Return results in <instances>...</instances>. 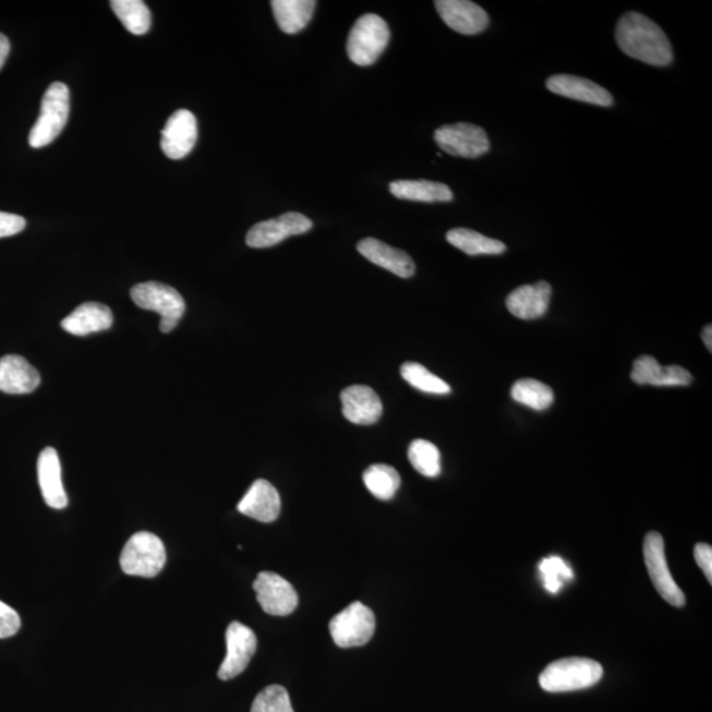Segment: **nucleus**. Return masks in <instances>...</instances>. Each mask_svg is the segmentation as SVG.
Segmentation results:
<instances>
[{"mask_svg": "<svg viewBox=\"0 0 712 712\" xmlns=\"http://www.w3.org/2000/svg\"><path fill=\"white\" fill-rule=\"evenodd\" d=\"M631 379L639 386L679 387L689 386L692 376L680 365L664 367L653 357L642 355L633 363Z\"/></svg>", "mask_w": 712, "mask_h": 712, "instance_id": "nucleus-16", "label": "nucleus"}, {"mask_svg": "<svg viewBox=\"0 0 712 712\" xmlns=\"http://www.w3.org/2000/svg\"><path fill=\"white\" fill-rule=\"evenodd\" d=\"M552 286L546 281H538L533 286H522L510 292L506 305L515 317L520 319H538L545 316L550 309Z\"/></svg>", "mask_w": 712, "mask_h": 712, "instance_id": "nucleus-18", "label": "nucleus"}, {"mask_svg": "<svg viewBox=\"0 0 712 712\" xmlns=\"http://www.w3.org/2000/svg\"><path fill=\"white\" fill-rule=\"evenodd\" d=\"M434 4L441 19L458 34L478 35L488 27L487 12L469 0H437Z\"/></svg>", "mask_w": 712, "mask_h": 712, "instance_id": "nucleus-14", "label": "nucleus"}, {"mask_svg": "<svg viewBox=\"0 0 712 712\" xmlns=\"http://www.w3.org/2000/svg\"><path fill=\"white\" fill-rule=\"evenodd\" d=\"M239 512L261 522H273L281 510L280 495L268 481H256L238 504Z\"/></svg>", "mask_w": 712, "mask_h": 712, "instance_id": "nucleus-20", "label": "nucleus"}, {"mask_svg": "<svg viewBox=\"0 0 712 712\" xmlns=\"http://www.w3.org/2000/svg\"><path fill=\"white\" fill-rule=\"evenodd\" d=\"M110 5L129 33L136 36L148 33L153 16L142 0H112Z\"/></svg>", "mask_w": 712, "mask_h": 712, "instance_id": "nucleus-27", "label": "nucleus"}, {"mask_svg": "<svg viewBox=\"0 0 712 712\" xmlns=\"http://www.w3.org/2000/svg\"><path fill=\"white\" fill-rule=\"evenodd\" d=\"M25 219L16 214L0 212V238L19 234L25 229Z\"/></svg>", "mask_w": 712, "mask_h": 712, "instance_id": "nucleus-35", "label": "nucleus"}, {"mask_svg": "<svg viewBox=\"0 0 712 712\" xmlns=\"http://www.w3.org/2000/svg\"><path fill=\"white\" fill-rule=\"evenodd\" d=\"M197 138L198 125L194 113L184 109L174 111L161 131L162 153L172 160L184 159L192 153Z\"/></svg>", "mask_w": 712, "mask_h": 712, "instance_id": "nucleus-13", "label": "nucleus"}, {"mask_svg": "<svg viewBox=\"0 0 712 712\" xmlns=\"http://www.w3.org/2000/svg\"><path fill=\"white\" fill-rule=\"evenodd\" d=\"M401 376L413 388L422 390L425 394L447 395L451 393L449 384L432 374L431 371H427L420 363L407 362L402 364Z\"/></svg>", "mask_w": 712, "mask_h": 712, "instance_id": "nucleus-30", "label": "nucleus"}, {"mask_svg": "<svg viewBox=\"0 0 712 712\" xmlns=\"http://www.w3.org/2000/svg\"><path fill=\"white\" fill-rule=\"evenodd\" d=\"M702 339H703V342L705 345V348H708L709 351H711L712 350V346H711L712 345V326L711 325H708V326L704 327V329L702 331Z\"/></svg>", "mask_w": 712, "mask_h": 712, "instance_id": "nucleus-38", "label": "nucleus"}, {"mask_svg": "<svg viewBox=\"0 0 712 712\" xmlns=\"http://www.w3.org/2000/svg\"><path fill=\"white\" fill-rule=\"evenodd\" d=\"M617 46L635 60L652 67H667L673 61V49L664 31L651 19L628 12L616 25Z\"/></svg>", "mask_w": 712, "mask_h": 712, "instance_id": "nucleus-1", "label": "nucleus"}, {"mask_svg": "<svg viewBox=\"0 0 712 712\" xmlns=\"http://www.w3.org/2000/svg\"><path fill=\"white\" fill-rule=\"evenodd\" d=\"M256 600L267 614L287 616L299 604V595L293 586L276 572L263 571L255 579Z\"/></svg>", "mask_w": 712, "mask_h": 712, "instance_id": "nucleus-12", "label": "nucleus"}, {"mask_svg": "<svg viewBox=\"0 0 712 712\" xmlns=\"http://www.w3.org/2000/svg\"><path fill=\"white\" fill-rule=\"evenodd\" d=\"M389 192L396 198L419 201V203H450L451 189L441 182L427 180H399L390 182Z\"/></svg>", "mask_w": 712, "mask_h": 712, "instance_id": "nucleus-24", "label": "nucleus"}, {"mask_svg": "<svg viewBox=\"0 0 712 712\" xmlns=\"http://www.w3.org/2000/svg\"><path fill=\"white\" fill-rule=\"evenodd\" d=\"M10 41L8 37L3 34H0V69L3 68L5 60L10 55Z\"/></svg>", "mask_w": 712, "mask_h": 712, "instance_id": "nucleus-37", "label": "nucleus"}, {"mask_svg": "<svg viewBox=\"0 0 712 712\" xmlns=\"http://www.w3.org/2000/svg\"><path fill=\"white\" fill-rule=\"evenodd\" d=\"M363 481L370 493L384 502L394 499L401 484L399 472L388 464L370 466L364 471Z\"/></svg>", "mask_w": 712, "mask_h": 712, "instance_id": "nucleus-28", "label": "nucleus"}, {"mask_svg": "<svg viewBox=\"0 0 712 712\" xmlns=\"http://www.w3.org/2000/svg\"><path fill=\"white\" fill-rule=\"evenodd\" d=\"M71 93L62 82H53L44 94L40 117L29 132L28 143L33 148H43L59 136L65 129L69 110H71Z\"/></svg>", "mask_w": 712, "mask_h": 712, "instance_id": "nucleus-3", "label": "nucleus"}, {"mask_svg": "<svg viewBox=\"0 0 712 712\" xmlns=\"http://www.w3.org/2000/svg\"><path fill=\"white\" fill-rule=\"evenodd\" d=\"M539 569L545 589L552 592V594H557L563 589L564 582L570 581L572 578L570 567L559 557H550L541 560Z\"/></svg>", "mask_w": 712, "mask_h": 712, "instance_id": "nucleus-33", "label": "nucleus"}, {"mask_svg": "<svg viewBox=\"0 0 712 712\" xmlns=\"http://www.w3.org/2000/svg\"><path fill=\"white\" fill-rule=\"evenodd\" d=\"M21 626V616L16 611L0 602V639H9L16 635Z\"/></svg>", "mask_w": 712, "mask_h": 712, "instance_id": "nucleus-34", "label": "nucleus"}, {"mask_svg": "<svg viewBox=\"0 0 712 712\" xmlns=\"http://www.w3.org/2000/svg\"><path fill=\"white\" fill-rule=\"evenodd\" d=\"M112 323L113 317L109 306L100 302H85L62 319L61 327L72 336L85 337L93 333L109 330Z\"/></svg>", "mask_w": 712, "mask_h": 712, "instance_id": "nucleus-23", "label": "nucleus"}, {"mask_svg": "<svg viewBox=\"0 0 712 712\" xmlns=\"http://www.w3.org/2000/svg\"><path fill=\"white\" fill-rule=\"evenodd\" d=\"M695 557L699 567L708 578L709 583H712V550L708 544H697L695 547Z\"/></svg>", "mask_w": 712, "mask_h": 712, "instance_id": "nucleus-36", "label": "nucleus"}, {"mask_svg": "<svg viewBox=\"0 0 712 712\" xmlns=\"http://www.w3.org/2000/svg\"><path fill=\"white\" fill-rule=\"evenodd\" d=\"M131 299L138 307L160 314V330L170 333L178 327L185 313V301L174 288L157 281L137 283Z\"/></svg>", "mask_w": 712, "mask_h": 712, "instance_id": "nucleus-4", "label": "nucleus"}, {"mask_svg": "<svg viewBox=\"0 0 712 712\" xmlns=\"http://www.w3.org/2000/svg\"><path fill=\"white\" fill-rule=\"evenodd\" d=\"M510 396L519 405L534 409V411H545L554 401L553 389L534 379L516 382L510 389Z\"/></svg>", "mask_w": 712, "mask_h": 712, "instance_id": "nucleus-29", "label": "nucleus"}, {"mask_svg": "<svg viewBox=\"0 0 712 712\" xmlns=\"http://www.w3.org/2000/svg\"><path fill=\"white\" fill-rule=\"evenodd\" d=\"M313 222L300 213H286L275 219L263 220L255 225L245 237V243L252 249H268L286 241L288 237L305 234Z\"/></svg>", "mask_w": 712, "mask_h": 712, "instance_id": "nucleus-10", "label": "nucleus"}, {"mask_svg": "<svg viewBox=\"0 0 712 712\" xmlns=\"http://www.w3.org/2000/svg\"><path fill=\"white\" fill-rule=\"evenodd\" d=\"M37 476L44 500L47 506L55 509H64L68 506V497L61 479V463L59 454L53 447H46L40 452L37 461Z\"/></svg>", "mask_w": 712, "mask_h": 712, "instance_id": "nucleus-22", "label": "nucleus"}, {"mask_svg": "<svg viewBox=\"0 0 712 712\" xmlns=\"http://www.w3.org/2000/svg\"><path fill=\"white\" fill-rule=\"evenodd\" d=\"M167 563L166 546L154 533L138 532L132 535L121 554V567L125 575L155 578Z\"/></svg>", "mask_w": 712, "mask_h": 712, "instance_id": "nucleus-6", "label": "nucleus"}, {"mask_svg": "<svg viewBox=\"0 0 712 712\" xmlns=\"http://www.w3.org/2000/svg\"><path fill=\"white\" fill-rule=\"evenodd\" d=\"M346 419L357 425H374L383 413L381 397L367 386H351L340 394Z\"/></svg>", "mask_w": 712, "mask_h": 712, "instance_id": "nucleus-17", "label": "nucleus"}, {"mask_svg": "<svg viewBox=\"0 0 712 712\" xmlns=\"http://www.w3.org/2000/svg\"><path fill=\"white\" fill-rule=\"evenodd\" d=\"M434 141L444 153L466 159H475L490 150L486 131L471 123L443 125L434 132Z\"/></svg>", "mask_w": 712, "mask_h": 712, "instance_id": "nucleus-8", "label": "nucleus"}, {"mask_svg": "<svg viewBox=\"0 0 712 712\" xmlns=\"http://www.w3.org/2000/svg\"><path fill=\"white\" fill-rule=\"evenodd\" d=\"M644 558L654 589L672 606L678 608L684 607L686 604L684 592L678 588L676 581H674L669 566L666 563L663 535L657 532L647 534L644 540Z\"/></svg>", "mask_w": 712, "mask_h": 712, "instance_id": "nucleus-9", "label": "nucleus"}, {"mask_svg": "<svg viewBox=\"0 0 712 712\" xmlns=\"http://www.w3.org/2000/svg\"><path fill=\"white\" fill-rule=\"evenodd\" d=\"M274 15L283 34L294 35L304 29L312 21L317 2L313 0H274Z\"/></svg>", "mask_w": 712, "mask_h": 712, "instance_id": "nucleus-25", "label": "nucleus"}, {"mask_svg": "<svg viewBox=\"0 0 712 712\" xmlns=\"http://www.w3.org/2000/svg\"><path fill=\"white\" fill-rule=\"evenodd\" d=\"M408 458L421 475L436 478L441 474V452L430 441L414 439L409 446Z\"/></svg>", "mask_w": 712, "mask_h": 712, "instance_id": "nucleus-31", "label": "nucleus"}, {"mask_svg": "<svg viewBox=\"0 0 712 712\" xmlns=\"http://www.w3.org/2000/svg\"><path fill=\"white\" fill-rule=\"evenodd\" d=\"M546 87L557 96L579 100V102L603 107L614 105V98L608 90L591 80L577 77V75H552L546 80Z\"/></svg>", "mask_w": 712, "mask_h": 712, "instance_id": "nucleus-15", "label": "nucleus"}, {"mask_svg": "<svg viewBox=\"0 0 712 712\" xmlns=\"http://www.w3.org/2000/svg\"><path fill=\"white\" fill-rule=\"evenodd\" d=\"M227 653L218 671V677L230 680L239 676L249 666L257 648L254 631L244 624L232 622L226 631Z\"/></svg>", "mask_w": 712, "mask_h": 712, "instance_id": "nucleus-11", "label": "nucleus"}, {"mask_svg": "<svg viewBox=\"0 0 712 712\" xmlns=\"http://www.w3.org/2000/svg\"><path fill=\"white\" fill-rule=\"evenodd\" d=\"M251 712H294L286 688L270 685L256 696Z\"/></svg>", "mask_w": 712, "mask_h": 712, "instance_id": "nucleus-32", "label": "nucleus"}, {"mask_svg": "<svg viewBox=\"0 0 712 712\" xmlns=\"http://www.w3.org/2000/svg\"><path fill=\"white\" fill-rule=\"evenodd\" d=\"M358 251L371 263L402 279H409L415 273L414 262L407 252L390 248L387 243L377 241L375 238H365L358 243Z\"/></svg>", "mask_w": 712, "mask_h": 712, "instance_id": "nucleus-21", "label": "nucleus"}, {"mask_svg": "<svg viewBox=\"0 0 712 712\" xmlns=\"http://www.w3.org/2000/svg\"><path fill=\"white\" fill-rule=\"evenodd\" d=\"M447 242L470 256L500 255L507 245L496 239L484 237L470 229H454L447 232Z\"/></svg>", "mask_w": 712, "mask_h": 712, "instance_id": "nucleus-26", "label": "nucleus"}, {"mask_svg": "<svg viewBox=\"0 0 712 712\" xmlns=\"http://www.w3.org/2000/svg\"><path fill=\"white\" fill-rule=\"evenodd\" d=\"M41 377L27 359L21 355L0 358V390L9 395H27L40 386Z\"/></svg>", "mask_w": 712, "mask_h": 712, "instance_id": "nucleus-19", "label": "nucleus"}, {"mask_svg": "<svg viewBox=\"0 0 712 712\" xmlns=\"http://www.w3.org/2000/svg\"><path fill=\"white\" fill-rule=\"evenodd\" d=\"M390 39L386 21L375 14H365L358 19L350 31L348 55L359 67H370L379 59Z\"/></svg>", "mask_w": 712, "mask_h": 712, "instance_id": "nucleus-5", "label": "nucleus"}, {"mask_svg": "<svg viewBox=\"0 0 712 712\" xmlns=\"http://www.w3.org/2000/svg\"><path fill=\"white\" fill-rule=\"evenodd\" d=\"M603 677V667L594 660L570 657L554 661L539 678L547 692H567L589 689Z\"/></svg>", "mask_w": 712, "mask_h": 712, "instance_id": "nucleus-2", "label": "nucleus"}, {"mask_svg": "<svg viewBox=\"0 0 712 712\" xmlns=\"http://www.w3.org/2000/svg\"><path fill=\"white\" fill-rule=\"evenodd\" d=\"M376 619L373 610L361 602L350 604L342 613L334 616L330 624V635L340 648L362 647L373 639Z\"/></svg>", "mask_w": 712, "mask_h": 712, "instance_id": "nucleus-7", "label": "nucleus"}]
</instances>
